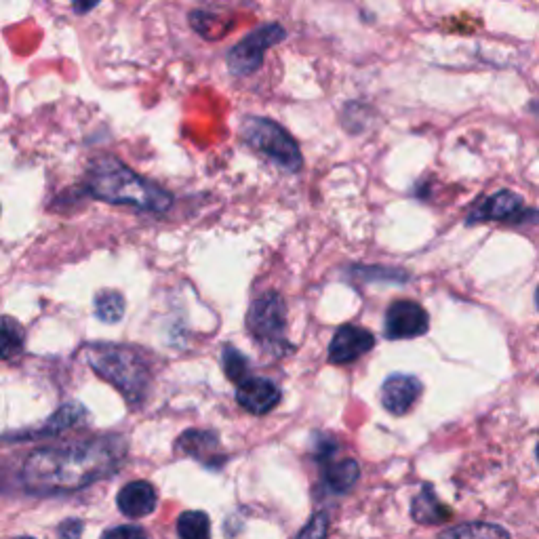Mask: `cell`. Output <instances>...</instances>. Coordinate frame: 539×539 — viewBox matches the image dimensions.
<instances>
[{"label":"cell","mask_w":539,"mask_h":539,"mask_svg":"<svg viewBox=\"0 0 539 539\" xmlns=\"http://www.w3.org/2000/svg\"><path fill=\"white\" fill-rule=\"evenodd\" d=\"M89 190L95 198L114 205H133L144 211H167L171 194L144 177L135 175L116 161H102L89 175Z\"/></svg>","instance_id":"7a4b0ae2"},{"label":"cell","mask_w":539,"mask_h":539,"mask_svg":"<svg viewBox=\"0 0 539 539\" xmlns=\"http://www.w3.org/2000/svg\"><path fill=\"white\" fill-rule=\"evenodd\" d=\"M375 346V335L363 327L344 325L339 327L331 339L329 346V361L333 365H348L354 363Z\"/></svg>","instance_id":"9c48e42d"},{"label":"cell","mask_w":539,"mask_h":539,"mask_svg":"<svg viewBox=\"0 0 539 539\" xmlns=\"http://www.w3.org/2000/svg\"><path fill=\"white\" fill-rule=\"evenodd\" d=\"M422 394V384H419V379L413 375H390L384 386H382V405L386 411H390L392 415H405L413 403L417 401V396Z\"/></svg>","instance_id":"8fae6325"},{"label":"cell","mask_w":539,"mask_h":539,"mask_svg":"<svg viewBox=\"0 0 539 539\" xmlns=\"http://www.w3.org/2000/svg\"><path fill=\"white\" fill-rule=\"evenodd\" d=\"M537 459H539V447H537Z\"/></svg>","instance_id":"484cf974"},{"label":"cell","mask_w":539,"mask_h":539,"mask_svg":"<svg viewBox=\"0 0 539 539\" xmlns=\"http://www.w3.org/2000/svg\"><path fill=\"white\" fill-rule=\"evenodd\" d=\"M243 137L253 150L262 152L285 171H299L302 167V152L295 139L268 118H249L243 125Z\"/></svg>","instance_id":"277c9868"},{"label":"cell","mask_w":539,"mask_h":539,"mask_svg":"<svg viewBox=\"0 0 539 539\" xmlns=\"http://www.w3.org/2000/svg\"><path fill=\"white\" fill-rule=\"evenodd\" d=\"M26 344V331L11 316H0V361H11L22 354Z\"/></svg>","instance_id":"9a60e30c"},{"label":"cell","mask_w":539,"mask_h":539,"mask_svg":"<svg viewBox=\"0 0 539 539\" xmlns=\"http://www.w3.org/2000/svg\"><path fill=\"white\" fill-rule=\"evenodd\" d=\"M104 539H148L144 529L137 525H123V527H114L110 529Z\"/></svg>","instance_id":"7402d4cb"},{"label":"cell","mask_w":539,"mask_h":539,"mask_svg":"<svg viewBox=\"0 0 539 539\" xmlns=\"http://www.w3.org/2000/svg\"><path fill=\"white\" fill-rule=\"evenodd\" d=\"M358 474H361V468L354 459H344V462H333L325 468V481L331 491L346 493L356 485Z\"/></svg>","instance_id":"2e32d148"},{"label":"cell","mask_w":539,"mask_h":539,"mask_svg":"<svg viewBox=\"0 0 539 539\" xmlns=\"http://www.w3.org/2000/svg\"><path fill=\"white\" fill-rule=\"evenodd\" d=\"M116 466V457L102 443L74 449L38 451L26 464V483L34 491H72L93 483L106 468Z\"/></svg>","instance_id":"6da1fadb"},{"label":"cell","mask_w":539,"mask_h":539,"mask_svg":"<svg viewBox=\"0 0 539 539\" xmlns=\"http://www.w3.org/2000/svg\"><path fill=\"white\" fill-rule=\"evenodd\" d=\"M285 323H287V308L281 295L266 293L255 299L249 310L247 325L259 344L285 346Z\"/></svg>","instance_id":"5b68a950"},{"label":"cell","mask_w":539,"mask_h":539,"mask_svg":"<svg viewBox=\"0 0 539 539\" xmlns=\"http://www.w3.org/2000/svg\"><path fill=\"white\" fill-rule=\"evenodd\" d=\"M19 539H34V537H19Z\"/></svg>","instance_id":"d4e9b609"},{"label":"cell","mask_w":539,"mask_h":539,"mask_svg":"<svg viewBox=\"0 0 539 539\" xmlns=\"http://www.w3.org/2000/svg\"><path fill=\"white\" fill-rule=\"evenodd\" d=\"M285 34L287 32L281 24H266L262 28H257L247 38H243L236 47H232V51L228 53L230 70L238 76L253 74L255 70L262 68L266 49L274 47L276 43H281Z\"/></svg>","instance_id":"8992f818"},{"label":"cell","mask_w":539,"mask_h":539,"mask_svg":"<svg viewBox=\"0 0 539 539\" xmlns=\"http://www.w3.org/2000/svg\"><path fill=\"white\" fill-rule=\"evenodd\" d=\"M411 516L419 525H441L451 518V508L436 497L432 485H424L422 491L413 497Z\"/></svg>","instance_id":"4fadbf2b"},{"label":"cell","mask_w":539,"mask_h":539,"mask_svg":"<svg viewBox=\"0 0 539 539\" xmlns=\"http://www.w3.org/2000/svg\"><path fill=\"white\" fill-rule=\"evenodd\" d=\"M430 329L428 312L415 302H394L386 312V335L390 339H411Z\"/></svg>","instance_id":"ba28073f"},{"label":"cell","mask_w":539,"mask_h":539,"mask_svg":"<svg viewBox=\"0 0 539 539\" xmlns=\"http://www.w3.org/2000/svg\"><path fill=\"white\" fill-rule=\"evenodd\" d=\"M533 217H539V213L527 211L521 196L510 190H502L483 201L481 207L470 215L468 222H533Z\"/></svg>","instance_id":"52a82bcc"},{"label":"cell","mask_w":539,"mask_h":539,"mask_svg":"<svg viewBox=\"0 0 539 539\" xmlns=\"http://www.w3.org/2000/svg\"><path fill=\"white\" fill-rule=\"evenodd\" d=\"M179 539H211V521L201 510H190L177 521Z\"/></svg>","instance_id":"e0dca14e"},{"label":"cell","mask_w":539,"mask_h":539,"mask_svg":"<svg viewBox=\"0 0 539 539\" xmlns=\"http://www.w3.org/2000/svg\"><path fill=\"white\" fill-rule=\"evenodd\" d=\"M327 531H329V516L321 512V514H316L302 531H299L295 539H327Z\"/></svg>","instance_id":"44dd1931"},{"label":"cell","mask_w":539,"mask_h":539,"mask_svg":"<svg viewBox=\"0 0 539 539\" xmlns=\"http://www.w3.org/2000/svg\"><path fill=\"white\" fill-rule=\"evenodd\" d=\"M89 361L91 367L121 390L129 401H135L144 394L148 386V371L133 352L123 348H95L89 352Z\"/></svg>","instance_id":"3957f363"},{"label":"cell","mask_w":539,"mask_h":539,"mask_svg":"<svg viewBox=\"0 0 539 539\" xmlns=\"http://www.w3.org/2000/svg\"><path fill=\"white\" fill-rule=\"evenodd\" d=\"M116 504L125 516L144 518L156 510V489L146 481L129 483L118 493Z\"/></svg>","instance_id":"7c38bea8"},{"label":"cell","mask_w":539,"mask_h":539,"mask_svg":"<svg viewBox=\"0 0 539 539\" xmlns=\"http://www.w3.org/2000/svg\"><path fill=\"white\" fill-rule=\"evenodd\" d=\"M179 449H184L188 455L201 459L205 466H222L224 455L219 453V441L211 432H186L179 438Z\"/></svg>","instance_id":"5bb4252c"},{"label":"cell","mask_w":539,"mask_h":539,"mask_svg":"<svg viewBox=\"0 0 539 539\" xmlns=\"http://www.w3.org/2000/svg\"><path fill=\"white\" fill-rule=\"evenodd\" d=\"M236 401L249 413L264 415L281 401V390L266 377H247L236 388Z\"/></svg>","instance_id":"30bf717a"},{"label":"cell","mask_w":539,"mask_h":539,"mask_svg":"<svg viewBox=\"0 0 539 539\" xmlns=\"http://www.w3.org/2000/svg\"><path fill=\"white\" fill-rule=\"evenodd\" d=\"M535 302H537V308H539V287H537V293H535Z\"/></svg>","instance_id":"cb8c5ba5"},{"label":"cell","mask_w":539,"mask_h":539,"mask_svg":"<svg viewBox=\"0 0 539 539\" xmlns=\"http://www.w3.org/2000/svg\"><path fill=\"white\" fill-rule=\"evenodd\" d=\"M441 539H512V537L497 525L466 523L445 531Z\"/></svg>","instance_id":"ac0fdd59"},{"label":"cell","mask_w":539,"mask_h":539,"mask_svg":"<svg viewBox=\"0 0 539 539\" xmlns=\"http://www.w3.org/2000/svg\"><path fill=\"white\" fill-rule=\"evenodd\" d=\"M222 361H224V371H226V375H228L230 382L241 384V382H245L247 377H251V375H249V361H247V356L238 352L236 348L228 346V348L224 350V358H222Z\"/></svg>","instance_id":"ffe728a7"},{"label":"cell","mask_w":539,"mask_h":539,"mask_svg":"<svg viewBox=\"0 0 539 539\" xmlns=\"http://www.w3.org/2000/svg\"><path fill=\"white\" fill-rule=\"evenodd\" d=\"M72 5L78 13H89L99 5V0H72Z\"/></svg>","instance_id":"603a6c76"},{"label":"cell","mask_w":539,"mask_h":539,"mask_svg":"<svg viewBox=\"0 0 539 539\" xmlns=\"http://www.w3.org/2000/svg\"><path fill=\"white\" fill-rule=\"evenodd\" d=\"M95 312L106 323H116L121 321L125 314V299L121 293L116 291H104L99 293L95 299Z\"/></svg>","instance_id":"d6986e66"}]
</instances>
